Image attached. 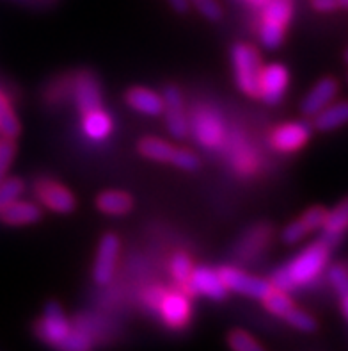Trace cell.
<instances>
[{"label": "cell", "mask_w": 348, "mask_h": 351, "mask_svg": "<svg viewBox=\"0 0 348 351\" xmlns=\"http://www.w3.org/2000/svg\"><path fill=\"white\" fill-rule=\"evenodd\" d=\"M192 269H194V264H192V258L187 254L180 252V254H176L172 257L171 273L176 282H180V284H189Z\"/></svg>", "instance_id": "f1b7e54d"}, {"label": "cell", "mask_w": 348, "mask_h": 351, "mask_svg": "<svg viewBox=\"0 0 348 351\" xmlns=\"http://www.w3.org/2000/svg\"><path fill=\"white\" fill-rule=\"evenodd\" d=\"M73 326L70 325V321L66 319L62 308L59 307L55 302H50L46 307H44L43 317L40 319L38 326H36V332L43 339L44 343L52 344V346L57 348L59 344L66 339V335L70 334Z\"/></svg>", "instance_id": "7c38bea8"}, {"label": "cell", "mask_w": 348, "mask_h": 351, "mask_svg": "<svg viewBox=\"0 0 348 351\" xmlns=\"http://www.w3.org/2000/svg\"><path fill=\"white\" fill-rule=\"evenodd\" d=\"M311 8L318 13H332L340 9V0H311Z\"/></svg>", "instance_id": "e575fe53"}, {"label": "cell", "mask_w": 348, "mask_h": 351, "mask_svg": "<svg viewBox=\"0 0 348 351\" xmlns=\"http://www.w3.org/2000/svg\"><path fill=\"white\" fill-rule=\"evenodd\" d=\"M282 319H286L293 328L300 330V332H314V330H317V319H314L311 314L300 311V308L297 307L291 308Z\"/></svg>", "instance_id": "f546056e"}, {"label": "cell", "mask_w": 348, "mask_h": 351, "mask_svg": "<svg viewBox=\"0 0 348 351\" xmlns=\"http://www.w3.org/2000/svg\"><path fill=\"white\" fill-rule=\"evenodd\" d=\"M288 84H290V71L286 66L279 62H272L261 68L260 82H258V98H261L265 104L276 106L282 100L286 93Z\"/></svg>", "instance_id": "52a82bcc"}, {"label": "cell", "mask_w": 348, "mask_h": 351, "mask_svg": "<svg viewBox=\"0 0 348 351\" xmlns=\"http://www.w3.org/2000/svg\"><path fill=\"white\" fill-rule=\"evenodd\" d=\"M329 282L336 289V293L340 294L341 298L348 294V269L341 264H336L329 269Z\"/></svg>", "instance_id": "836d02e7"}, {"label": "cell", "mask_w": 348, "mask_h": 351, "mask_svg": "<svg viewBox=\"0 0 348 351\" xmlns=\"http://www.w3.org/2000/svg\"><path fill=\"white\" fill-rule=\"evenodd\" d=\"M261 302L265 303L267 311H270L272 314H276V316L279 317H284L291 308L295 307L290 296H288L286 291L276 289V287H272V289L269 291V294H267Z\"/></svg>", "instance_id": "484cf974"}, {"label": "cell", "mask_w": 348, "mask_h": 351, "mask_svg": "<svg viewBox=\"0 0 348 351\" xmlns=\"http://www.w3.org/2000/svg\"><path fill=\"white\" fill-rule=\"evenodd\" d=\"M163 112L165 114V123H168L169 132L178 139H185L190 132L189 118L185 114L183 107V95L176 86H168L163 89Z\"/></svg>", "instance_id": "30bf717a"}, {"label": "cell", "mask_w": 348, "mask_h": 351, "mask_svg": "<svg viewBox=\"0 0 348 351\" xmlns=\"http://www.w3.org/2000/svg\"><path fill=\"white\" fill-rule=\"evenodd\" d=\"M323 237L327 245L336 246L348 234V196H345L334 209L327 210L325 223L322 227Z\"/></svg>", "instance_id": "ac0fdd59"}, {"label": "cell", "mask_w": 348, "mask_h": 351, "mask_svg": "<svg viewBox=\"0 0 348 351\" xmlns=\"http://www.w3.org/2000/svg\"><path fill=\"white\" fill-rule=\"evenodd\" d=\"M137 148H139V154L146 159L155 160V162H168L183 171H198L201 168V159L194 152L187 150V148H176L165 139L155 138V136L142 138Z\"/></svg>", "instance_id": "7a4b0ae2"}, {"label": "cell", "mask_w": 348, "mask_h": 351, "mask_svg": "<svg viewBox=\"0 0 348 351\" xmlns=\"http://www.w3.org/2000/svg\"><path fill=\"white\" fill-rule=\"evenodd\" d=\"M34 193L38 196V200L46 207V209L53 210L59 214H70L77 209V198L75 195L68 189L66 186H62L57 180L52 178H40L34 184Z\"/></svg>", "instance_id": "8992f818"}, {"label": "cell", "mask_w": 348, "mask_h": 351, "mask_svg": "<svg viewBox=\"0 0 348 351\" xmlns=\"http://www.w3.org/2000/svg\"><path fill=\"white\" fill-rule=\"evenodd\" d=\"M20 132H22V125L18 121L5 95L0 91V134L4 139H16Z\"/></svg>", "instance_id": "d4e9b609"}, {"label": "cell", "mask_w": 348, "mask_h": 351, "mask_svg": "<svg viewBox=\"0 0 348 351\" xmlns=\"http://www.w3.org/2000/svg\"><path fill=\"white\" fill-rule=\"evenodd\" d=\"M128 107L133 111L142 112L148 116H160L163 112V98L151 89H146L142 86H133L124 93Z\"/></svg>", "instance_id": "ffe728a7"}, {"label": "cell", "mask_w": 348, "mask_h": 351, "mask_svg": "<svg viewBox=\"0 0 348 351\" xmlns=\"http://www.w3.org/2000/svg\"><path fill=\"white\" fill-rule=\"evenodd\" d=\"M311 125L304 123V121H290L273 130L270 136V143L272 147L284 154H291L300 148H304L308 141L311 139Z\"/></svg>", "instance_id": "5bb4252c"}, {"label": "cell", "mask_w": 348, "mask_h": 351, "mask_svg": "<svg viewBox=\"0 0 348 351\" xmlns=\"http://www.w3.org/2000/svg\"><path fill=\"white\" fill-rule=\"evenodd\" d=\"M196 136L204 147H217L222 139V125L213 114H199L194 123Z\"/></svg>", "instance_id": "603a6c76"}, {"label": "cell", "mask_w": 348, "mask_h": 351, "mask_svg": "<svg viewBox=\"0 0 348 351\" xmlns=\"http://www.w3.org/2000/svg\"><path fill=\"white\" fill-rule=\"evenodd\" d=\"M348 125V100H332L320 112L313 116V127L320 132H331Z\"/></svg>", "instance_id": "44dd1931"}, {"label": "cell", "mask_w": 348, "mask_h": 351, "mask_svg": "<svg viewBox=\"0 0 348 351\" xmlns=\"http://www.w3.org/2000/svg\"><path fill=\"white\" fill-rule=\"evenodd\" d=\"M169 5H171L176 13L180 14H185L189 13V9H190V4H189V0H168Z\"/></svg>", "instance_id": "d590c367"}, {"label": "cell", "mask_w": 348, "mask_h": 351, "mask_svg": "<svg viewBox=\"0 0 348 351\" xmlns=\"http://www.w3.org/2000/svg\"><path fill=\"white\" fill-rule=\"evenodd\" d=\"M71 93H73L77 109L82 116L103 107L102 86H100L98 77L94 75L93 71H77L75 77L71 79Z\"/></svg>", "instance_id": "5b68a950"}, {"label": "cell", "mask_w": 348, "mask_h": 351, "mask_svg": "<svg viewBox=\"0 0 348 351\" xmlns=\"http://www.w3.org/2000/svg\"><path fill=\"white\" fill-rule=\"evenodd\" d=\"M219 276H221L222 284L226 285V289L233 291V293L243 294V296H251L256 300H263L269 291L272 289V284L256 276L247 275V273L240 271L237 267L222 266L221 269H217Z\"/></svg>", "instance_id": "ba28073f"}, {"label": "cell", "mask_w": 348, "mask_h": 351, "mask_svg": "<svg viewBox=\"0 0 348 351\" xmlns=\"http://www.w3.org/2000/svg\"><path fill=\"white\" fill-rule=\"evenodd\" d=\"M245 2H249V4H252V5H258V8H263V5L267 4L269 0H245Z\"/></svg>", "instance_id": "74e56055"}, {"label": "cell", "mask_w": 348, "mask_h": 351, "mask_svg": "<svg viewBox=\"0 0 348 351\" xmlns=\"http://www.w3.org/2000/svg\"><path fill=\"white\" fill-rule=\"evenodd\" d=\"M260 40L265 49L276 50L284 41L286 29L293 16V2L291 0H269L263 5Z\"/></svg>", "instance_id": "3957f363"}, {"label": "cell", "mask_w": 348, "mask_h": 351, "mask_svg": "<svg viewBox=\"0 0 348 351\" xmlns=\"http://www.w3.org/2000/svg\"><path fill=\"white\" fill-rule=\"evenodd\" d=\"M189 4L194 5L210 22H219L222 18V8L217 0H189Z\"/></svg>", "instance_id": "1f68e13d"}, {"label": "cell", "mask_w": 348, "mask_h": 351, "mask_svg": "<svg viewBox=\"0 0 348 351\" xmlns=\"http://www.w3.org/2000/svg\"><path fill=\"white\" fill-rule=\"evenodd\" d=\"M340 8H348V0H340Z\"/></svg>", "instance_id": "f35d334b"}, {"label": "cell", "mask_w": 348, "mask_h": 351, "mask_svg": "<svg viewBox=\"0 0 348 351\" xmlns=\"http://www.w3.org/2000/svg\"><path fill=\"white\" fill-rule=\"evenodd\" d=\"M43 210L38 204L25 200H14L13 204L5 205L4 209H0V221L11 227H22V225H32V223L41 221Z\"/></svg>", "instance_id": "e0dca14e"}, {"label": "cell", "mask_w": 348, "mask_h": 351, "mask_svg": "<svg viewBox=\"0 0 348 351\" xmlns=\"http://www.w3.org/2000/svg\"><path fill=\"white\" fill-rule=\"evenodd\" d=\"M231 350L233 351H265L261 344L254 337L243 332V330H233L228 339Z\"/></svg>", "instance_id": "4dcf8cb0"}, {"label": "cell", "mask_w": 348, "mask_h": 351, "mask_svg": "<svg viewBox=\"0 0 348 351\" xmlns=\"http://www.w3.org/2000/svg\"><path fill=\"white\" fill-rule=\"evenodd\" d=\"M163 321L172 328H180L187 325L190 317V303L185 294L181 293H165L159 303Z\"/></svg>", "instance_id": "d6986e66"}, {"label": "cell", "mask_w": 348, "mask_h": 351, "mask_svg": "<svg viewBox=\"0 0 348 351\" xmlns=\"http://www.w3.org/2000/svg\"><path fill=\"white\" fill-rule=\"evenodd\" d=\"M82 127H84V132L89 138L102 141L111 134L112 120L102 107V109H96V111H91L82 116Z\"/></svg>", "instance_id": "cb8c5ba5"}, {"label": "cell", "mask_w": 348, "mask_h": 351, "mask_svg": "<svg viewBox=\"0 0 348 351\" xmlns=\"http://www.w3.org/2000/svg\"><path fill=\"white\" fill-rule=\"evenodd\" d=\"M189 284L196 293L208 296V298L215 300V302L224 300L226 294H228V289H226V285L222 284L221 276H219V273H217L215 269H212V267H194V269H192V275H190Z\"/></svg>", "instance_id": "2e32d148"}, {"label": "cell", "mask_w": 348, "mask_h": 351, "mask_svg": "<svg viewBox=\"0 0 348 351\" xmlns=\"http://www.w3.org/2000/svg\"><path fill=\"white\" fill-rule=\"evenodd\" d=\"M340 91V82L334 77H323L309 89V93L302 98L300 102V112L302 116L313 118L317 112H320L325 106L332 102Z\"/></svg>", "instance_id": "9a60e30c"}, {"label": "cell", "mask_w": 348, "mask_h": 351, "mask_svg": "<svg viewBox=\"0 0 348 351\" xmlns=\"http://www.w3.org/2000/svg\"><path fill=\"white\" fill-rule=\"evenodd\" d=\"M331 258V246L325 241H314L309 246L302 248L290 263L278 267L272 273L270 284L276 289L293 291L297 287L311 284L317 280L320 273L325 271L327 264Z\"/></svg>", "instance_id": "6da1fadb"}, {"label": "cell", "mask_w": 348, "mask_h": 351, "mask_svg": "<svg viewBox=\"0 0 348 351\" xmlns=\"http://www.w3.org/2000/svg\"><path fill=\"white\" fill-rule=\"evenodd\" d=\"M345 61L348 62V50H347V52H345Z\"/></svg>", "instance_id": "ab89813d"}, {"label": "cell", "mask_w": 348, "mask_h": 351, "mask_svg": "<svg viewBox=\"0 0 348 351\" xmlns=\"http://www.w3.org/2000/svg\"><path fill=\"white\" fill-rule=\"evenodd\" d=\"M272 236L273 227L270 223H256V225L247 228L242 236H240V239L237 241L233 252L235 257L240 258V261H249V258L258 257L269 246V243L272 241Z\"/></svg>", "instance_id": "4fadbf2b"}, {"label": "cell", "mask_w": 348, "mask_h": 351, "mask_svg": "<svg viewBox=\"0 0 348 351\" xmlns=\"http://www.w3.org/2000/svg\"><path fill=\"white\" fill-rule=\"evenodd\" d=\"M121 241L116 234L109 232L100 239L96 250V257L93 264V278L98 285H107L112 280L118 264Z\"/></svg>", "instance_id": "9c48e42d"}, {"label": "cell", "mask_w": 348, "mask_h": 351, "mask_svg": "<svg viewBox=\"0 0 348 351\" xmlns=\"http://www.w3.org/2000/svg\"><path fill=\"white\" fill-rule=\"evenodd\" d=\"M91 346H93V343H91L89 334H85L84 330L71 328L70 334L57 348L61 351H91Z\"/></svg>", "instance_id": "83f0119b"}, {"label": "cell", "mask_w": 348, "mask_h": 351, "mask_svg": "<svg viewBox=\"0 0 348 351\" xmlns=\"http://www.w3.org/2000/svg\"><path fill=\"white\" fill-rule=\"evenodd\" d=\"M341 311H343L345 317H347V319H348V294H347V296H343V298H341Z\"/></svg>", "instance_id": "8d00e7d4"}, {"label": "cell", "mask_w": 348, "mask_h": 351, "mask_svg": "<svg viewBox=\"0 0 348 351\" xmlns=\"http://www.w3.org/2000/svg\"><path fill=\"white\" fill-rule=\"evenodd\" d=\"M25 191V182L18 177H5L0 182V209H4L5 205L13 204L18 200L22 193Z\"/></svg>", "instance_id": "4316f807"}, {"label": "cell", "mask_w": 348, "mask_h": 351, "mask_svg": "<svg viewBox=\"0 0 348 351\" xmlns=\"http://www.w3.org/2000/svg\"><path fill=\"white\" fill-rule=\"evenodd\" d=\"M16 156V143L14 139H2L0 141V182L5 178L9 166Z\"/></svg>", "instance_id": "d6a6232c"}, {"label": "cell", "mask_w": 348, "mask_h": 351, "mask_svg": "<svg viewBox=\"0 0 348 351\" xmlns=\"http://www.w3.org/2000/svg\"><path fill=\"white\" fill-rule=\"evenodd\" d=\"M327 218V209L314 205L311 209L304 210L302 216L295 221L288 223L286 227L281 232V241L284 245H297L300 241H304L309 234H313L317 230H322L323 223Z\"/></svg>", "instance_id": "8fae6325"}, {"label": "cell", "mask_w": 348, "mask_h": 351, "mask_svg": "<svg viewBox=\"0 0 348 351\" xmlns=\"http://www.w3.org/2000/svg\"><path fill=\"white\" fill-rule=\"evenodd\" d=\"M96 207L107 216H126L133 209V198L124 191L109 189L96 196Z\"/></svg>", "instance_id": "7402d4cb"}, {"label": "cell", "mask_w": 348, "mask_h": 351, "mask_svg": "<svg viewBox=\"0 0 348 351\" xmlns=\"http://www.w3.org/2000/svg\"><path fill=\"white\" fill-rule=\"evenodd\" d=\"M231 64L235 71V82L247 97L258 98V82L261 73L260 52L247 43H237L231 49Z\"/></svg>", "instance_id": "277c9868"}]
</instances>
